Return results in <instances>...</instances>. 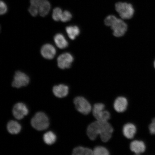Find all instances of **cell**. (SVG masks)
<instances>
[{
    "mask_svg": "<svg viewBox=\"0 0 155 155\" xmlns=\"http://www.w3.org/2000/svg\"><path fill=\"white\" fill-rule=\"evenodd\" d=\"M113 131V127L108 121L97 120L89 125L87 128V133L91 140H95L97 137L100 135L102 141L106 142L111 138Z\"/></svg>",
    "mask_w": 155,
    "mask_h": 155,
    "instance_id": "obj_1",
    "label": "cell"
},
{
    "mask_svg": "<svg viewBox=\"0 0 155 155\" xmlns=\"http://www.w3.org/2000/svg\"><path fill=\"white\" fill-rule=\"evenodd\" d=\"M104 22L106 26L111 27L113 31V35L117 37L123 36L127 32V24L122 19L117 18L115 15H108L106 17Z\"/></svg>",
    "mask_w": 155,
    "mask_h": 155,
    "instance_id": "obj_2",
    "label": "cell"
},
{
    "mask_svg": "<svg viewBox=\"0 0 155 155\" xmlns=\"http://www.w3.org/2000/svg\"><path fill=\"white\" fill-rule=\"evenodd\" d=\"M31 124L36 130H45L49 127V119L47 116L44 112H38L32 118Z\"/></svg>",
    "mask_w": 155,
    "mask_h": 155,
    "instance_id": "obj_3",
    "label": "cell"
},
{
    "mask_svg": "<svg viewBox=\"0 0 155 155\" xmlns=\"http://www.w3.org/2000/svg\"><path fill=\"white\" fill-rule=\"evenodd\" d=\"M115 9L123 19H130L134 15V8L130 3L122 2L117 3L115 5Z\"/></svg>",
    "mask_w": 155,
    "mask_h": 155,
    "instance_id": "obj_4",
    "label": "cell"
},
{
    "mask_svg": "<svg viewBox=\"0 0 155 155\" xmlns=\"http://www.w3.org/2000/svg\"><path fill=\"white\" fill-rule=\"evenodd\" d=\"M105 106L102 103L95 104L92 108L93 115L97 120L107 122L110 118L109 112L104 110Z\"/></svg>",
    "mask_w": 155,
    "mask_h": 155,
    "instance_id": "obj_5",
    "label": "cell"
},
{
    "mask_svg": "<svg viewBox=\"0 0 155 155\" xmlns=\"http://www.w3.org/2000/svg\"><path fill=\"white\" fill-rule=\"evenodd\" d=\"M75 108L78 111L83 115H88L92 110V106L86 98L77 97L74 100Z\"/></svg>",
    "mask_w": 155,
    "mask_h": 155,
    "instance_id": "obj_6",
    "label": "cell"
},
{
    "mask_svg": "<svg viewBox=\"0 0 155 155\" xmlns=\"http://www.w3.org/2000/svg\"><path fill=\"white\" fill-rule=\"evenodd\" d=\"M30 82L29 77L22 71H18L15 72L12 86L16 88L26 86Z\"/></svg>",
    "mask_w": 155,
    "mask_h": 155,
    "instance_id": "obj_7",
    "label": "cell"
},
{
    "mask_svg": "<svg viewBox=\"0 0 155 155\" xmlns=\"http://www.w3.org/2000/svg\"><path fill=\"white\" fill-rule=\"evenodd\" d=\"M73 61L74 58L71 54L68 53L61 54L57 59L58 66L62 69L69 68Z\"/></svg>",
    "mask_w": 155,
    "mask_h": 155,
    "instance_id": "obj_8",
    "label": "cell"
},
{
    "mask_svg": "<svg viewBox=\"0 0 155 155\" xmlns=\"http://www.w3.org/2000/svg\"><path fill=\"white\" fill-rule=\"evenodd\" d=\"M28 107L23 103H18L14 106L12 110L13 116L18 120H21L28 115Z\"/></svg>",
    "mask_w": 155,
    "mask_h": 155,
    "instance_id": "obj_9",
    "label": "cell"
},
{
    "mask_svg": "<svg viewBox=\"0 0 155 155\" xmlns=\"http://www.w3.org/2000/svg\"><path fill=\"white\" fill-rule=\"evenodd\" d=\"M42 57L47 59H52L55 57L56 50L54 46L50 44H46L42 46L41 50Z\"/></svg>",
    "mask_w": 155,
    "mask_h": 155,
    "instance_id": "obj_10",
    "label": "cell"
},
{
    "mask_svg": "<svg viewBox=\"0 0 155 155\" xmlns=\"http://www.w3.org/2000/svg\"><path fill=\"white\" fill-rule=\"evenodd\" d=\"M128 102L124 97H118L115 100L114 104V109L116 111L120 113L125 111L127 109Z\"/></svg>",
    "mask_w": 155,
    "mask_h": 155,
    "instance_id": "obj_11",
    "label": "cell"
},
{
    "mask_svg": "<svg viewBox=\"0 0 155 155\" xmlns=\"http://www.w3.org/2000/svg\"><path fill=\"white\" fill-rule=\"evenodd\" d=\"M130 149L136 154H140L145 152L146 146L143 141L136 140L131 143Z\"/></svg>",
    "mask_w": 155,
    "mask_h": 155,
    "instance_id": "obj_12",
    "label": "cell"
},
{
    "mask_svg": "<svg viewBox=\"0 0 155 155\" xmlns=\"http://www.w3.org/2000/svg\"><path fill=\"white\" fill-rule=\"evenodd\" d=\"M53 91L54 95L57 97L62 98L67 96L69 88L66 85L61 84L54 86Z\"/></svg>",
    "mask_w": 155,
    "mask_h": 155,
    "instance_id": "obj_13",
    "label": "cell"
},
{
    "mask_svg": "<svg viewBox=\"0 0 155 155\" xmlns=\"http://www.w3.org/2000/svg\"><path fill=\"white\" fill-rule=\"evenodd\" d=\"M137 132V128L133 124L129 123L124 125L123 132L124 136L128 139H132L134 137Z\"/></svg>",
    "mask_w": 155,
    "mask_h": 155,
    "instance_id": "obj_14",
    "label": "cell"
},
{
    "mask_svg": "<svg viewBox=\"0 0 155 155\" xmlns=\"http://www.w3.org/2000/svg\"><path fill=\"white\" fill-rule=\"evenodd\" d=\"M54 41L56 45L61 49H64L68 45V43L64 36L61 34H56L54 36Z\"/></svg>",
    "mask_w": 155,
    "mask_h": 155,
    "instance_id": "obj_15",
    "label": "cell"
},
{
    "mask_svg": "<svg viewBox=\"0 0 155 155\" xmlns=\"http://www.w3.org/2000/svg\"><path fill=\"white\" fill-rule=\"evenodd\" d=\"M7 129L9 133L11 134H17L21 131V126L18 122L11 120L8 123Z\"/></svg>",
    "mask_w": 155,
    "mask_h": 155,
    "instance_id": "obj_16",
    "label": "cell"
},
{
    "mask_svg": "<svg viewBox=\"0 0 155 155\" xmlns=\"http://www.w3.org/2000/svg\"><path fill=\"white\" fill-rule=\"evenodd\" d=\"M51 8V5L49 1L44 0L38 7L39 14L41 17H45L49 13Z\"/></svg>",
    "mask_w": 155,
    "mask_h": 155,
    "instance_id": "obj_17",
    "label": "cell"
},
{
    "mask_svg": "<svg viewBox=\"0 0 155 155\" xmlns=\"http://www.w3.org/2000/svg\"><path fill=\"white\" fill-rule=\"evenodd\" d=\"M68 36L71 40H74L80 34V31L78 27L76 26H69L66 28Z\"/></svg>",
    "mask_w": 155,
    "mask_h": 155,
    "instance_id": "obj_18",
    "label": "cell"
},
{
    "mask_svg": "<svg viewBox=\"0 0 155 155\" xmlns=\"http://www.w3.org/2000/svg\"><path fill=\"white\" fill-rule=\"evenodd\" d=\"M72 155H93V150L89 148L77 147L74 149Z\"/></svg>",
    "mask_w": 155,
    "mask_h": 155,
    "instance_id": "obj_19",
    "label": "cell"
},
{
    "mask_svg": "<svg viewBox=\"0 0 155 155\" xmlns=\"http://www.w3.org/2000/svg\"><path fill=\"white\" fill-rule=\"evenodd\" d=\"M43 140L46 144L51 145L55 143L57 140V137L53 132L49 131L44 134Z\"/></svg>",
    "mask_w": 155,
    "mask_h": 155,
    "instance_id": "obj_20",
    "label": "cell"
},
{
    "mask_svg": "<svg viewBox=\"0 0 155 155\" xmlns=\"http://www.w3.org/2000/svg\"><path fill=\"white\" fill-rule=\"evenodd\" d=\"M93 152V155H110L107 149L102 146L95 147Z\"/></svg>",
    "mask_w": 155,
    "mask_h": 155,
    "instance_id": "obj_21",
    "label": "cell"
},
{
    "mask_svg": "<svg viewBox=\"0 0 155 155\" xmlns=\"http://www.w3.org/2000/svg\"><path fill=\"white\" fill-rule=\"evenodd\" d=\"M62 13V11L60 8L57 7L54 8L53 11V14H52V18L54 20L56 21L61 20Z\"/></svg>",
    "mask_w": 155,
    "mask_h": 155,
    "instance_id": "obj_22",
    "label": "cell"
},
{
    "mask_svg": "<svg viewBox=\"0 0 155 155\" xmlns=\"http://www.w3.org/2000/svg\"><path fill=\"white\" fill-rule=\"evenodd\" d=\"M72 17V15L69 11H65L61 15V21L63 22H67L71 20Z\"/></svg>",
    "mask_w": 155,
    "mask_h": 155,
    "instance_id": "obj_23",
    "label": "cell"
},
{
    "mask_svg": "<svg viewBox=\"0 0 155 155\" xmlns=\"http://www.w3.org/2000/svg\"><path fill=\"white\" fill-rule=\"evenodd\" d=\"M29 13L33 17H36L39 14L38 7L31 5L28 9Z\"/></svg>",
    "mask_w": 155,
    "mask_h": 155,
    "instance_id": "obj_24",
    "label": "cell"
},
{
    "mask_svg": "<svg viewBox=\"0 0 155 155\" xmlns=\"http://www.w3.org/2000/svg\"><path fill=\"white\" fill-rule=\"evenodd\" d=\"M0 14L1 15H3L7 13L8 8L6 4L4 2L1 1L0 2Z\"/></svg>",
    "mask_w": 155,
    "mask_h": 155,
    "instance_id": "obj_25",
    "label": "cell"
},
{
    "mask_svg": "<svg viewBox=\"0 0 155 155\" xmlns=\"http://www.w3.org/2000/svg\"><path fill=\"white\" fill-rule=\"evenodd\" d=\"M149 130L151 134L155 135V118L153 120L152 123L149 126Z\"/></svg>",
    "mask_w": 155,
    "mask_h": 155,
    "instance_id": "obj_26",
    "label": "cell"
},
{
    "mask_svg": "<svg viewBox=\"0 0 155 155\" xmlns=\"http://www.w3.org/2000/svg\"><path fill=\"white\" fill-rule=\"evenodd\" d=\"M44 0H30L31 5L39 7Z\"/></svg>",
    "mask_w": 155,
    "mask_h": 155,
    "instance_id": "obj_27",
    "label": "cell"
},
{
    "mask_svg": "<svg viewBox=\"0 0 155 155\" xmlns=\"http://www.w3.org/2000/svg\"><path fill=\"white\" fill-rule=\"evenodd\" d=\"M154 67L155 68V61L154 62Z\"/></svg>",
    "mask_w": 155,
    "mask_h": 155,
    "instance_id": "obj_28",
    "label": "cell"
},
{
    "mask_svg": "<svg viewBox=\"0 0 155 155\" xmlns=\"http://www.w3.org/2000/svg\"><path fill=\"white\" fill-rule=\"evenodd\" d=\"M135 155H140V154H135Z\"/></svg>",
    "mask_w": 155,
    "mask_h": 155,
    "instance_id": "obj_29",
    "label": "cell"
}]
</instances>
